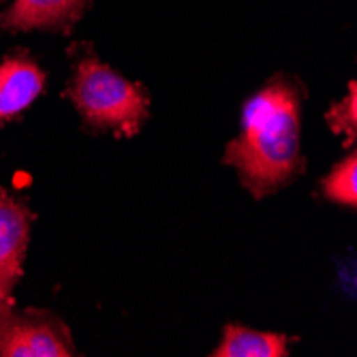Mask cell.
<instances>
[{
  "label": "cell",
  "instance_id": "6da1fadb",
  "mask_svg": "<svg viewBox=\"0 0 357 357\" xmlns=\"http://www.w3.org/2000/svg\"><path fill=\"white\" fill-rule=\"evenodd\" d=\"M225 160L242 184L264 197L284 186L302 169L300 96L289 82H272L246 103L242 131L227 146Z\"/></svg>",
  "mask_w": 357,
  "mask_h": 357
},
{
  "label": "cell",
  "instance_id": "7a4b0ae2",
  "mask_svg": "<svg viewBox=\"0 0 357 357\" xmlns=\"http://www.w3.org/2000/svg\"><path fill=\"white\" fill-rule=\"evenodd\" d=\"M71 101L94 128L133 135L148 114L144 92L96 60H82L71 84Z\"/></svg>",
  "mask_w": 357,
  "mask_h": 357
},
{
  "label": "cell",
  "instance_id": "3957f363",
  "mask_svg": "<svg viewBox=\"0 0 357 357\" xmlns=\"http://www.w3.org/2000/svg\"><path fill=\"white\" fill-rule=\"evenodd\" d=\"M0 355L3 357H69L73 344L62 323L39 310L17 312L0 302Z\"/></svg>",
  "mask_w": 357,
  "mask_h": 357
},
{
  "label": "cell",
  "instance_id": "277c9868",
  "mask_svg": "<svg viewBox=\"0 0 357 357\" xmlns=\"http://www.w3.org/2000/svg\"><path fill=\"white\" fill-rule=\"evenodd\" d=\"M28 231V208L0 188V302L11 300V291L22 276Z\"/></svg>",
  "mask_w": 357,
  "mask_h": 357
},
{
  "label": "cell",
  "instance_id": "5b68a950",
  "mask_svg": "<svg viewBox=\"0 0 357 357\" xmlns=\"http://www.w3.org/2000/svg\"><path fill=\"white\" fill-rule=\"evenodd\" d=\"M88 0H15L0 24L9 30H58L73 26Z\"/></svg>",
  "mask_w": 357,
  "mask_h": 357
},
{
  "label": "cell",
  "instance_id": "8992f818",
  "mask_svg": "<svg viewBox=\"0 0 357 357\" xmlns=\"http://www.w3.org/2000/svg\"><path fill=\"white\" fill-rule=\"evenodd\" d=\"M45 75L35 62L9 58L0 64V122L17 116L43 90Z\"/></svg>",
  "mask_w": 357,
  "mask_h": 357
},
{
  "label": "cell",
  "instance_id": "52a82bcc",
  "mask_svg": "<svg viewBox=\"0 0 357 357\" xmlns=\"http://www.w3.org/2000/svg\"><path fill=\"white\" fill-rule=\"evenodd\" d=\"M214 357H284L287 336L274 332H257L242 326H227Z\"/></svg>",
  "mask_w": 357,
  "mask_h": 357
},
{
  "label": "cell",
  "instance_id": "ba28073f",
  "mask_svg": "<svg viewBox=\"0 0 357 357\" xmlns=\"http://www.w3.org/2000/svg\"><path fill=\"white\" fill-rule=\"evenodd\" d=\"M323 190L330 199L355 208L357 204V156L349 154L334 167V172L323 180Z\"/></svg>",
  "mask_w": 357,
  "mask_h": 357
},
{
  "label": "cell",
  "instance_id": "9c48e42d",
  "mask_svg": "<svg viewBox=\"0 0 357 357\" xmlns=\"http://www.w3.org/2000/svg\"><path fill=\"white\" fill-rule=\"evenodd\" d=\"M357 96H355V82L349 84V94L344 99L330 109L326 120L334 128V133L349 135V142L355 139V128H357Z\"/></svg>",
  "mask_w": 357,
  "mask_h": 357
}]
</instances>
